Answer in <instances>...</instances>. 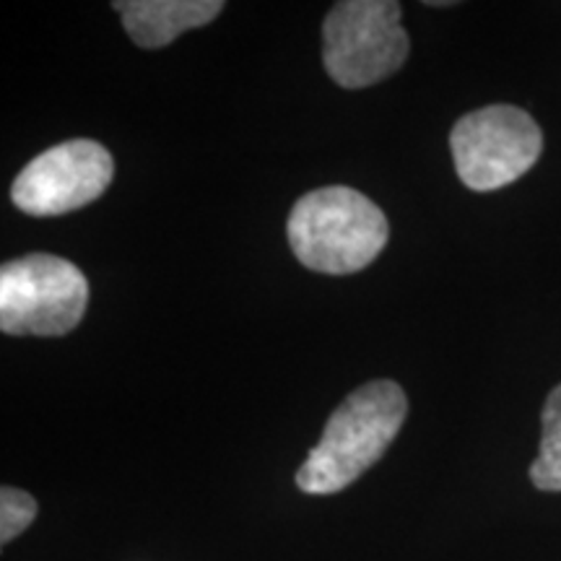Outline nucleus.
<instances>
[{"mask_svg": "<svg viewBox=\"0 0 561 561\" xmlns=\"http://www.w3.org/2000/svg\"><path fill=\"white\" fill-rule=\"evenodd\" d=\"M125 32L144 50H159L180 34L206 26L224 11L221 0H117Z\"/></svg>", "mask_w": 561, "mask_h": 561, "instance_id": "7", "label": "nucleus"}, {"mask_svg": "<svg viewBox=\"0 0 561 561\" xmlns=\"http://www.w3.org/2000/svg\"><path fill=\"white\" fill-rule=\"evenodd\" d=\"M286 237L305 268L348 276L367 268L390 237L382 208L346 185L312 191L294 203Z\"/></svg>", "mask_w": 561, "mask_h": 561, "instance_id": "2", "label": "nucleus"}, {"mask_svg": "<svg viewBox=\"0 0 561 561\" xmlns=\"http://www.w3.org/2000/svg\"><path fill=\"white\" fill-rule=\"evenodd\" d=\"M409 416V398L392 380L356 388L328 419L325 432L297 471L305 494H335L351 486L388 453Z\"/></svg>", "mask_w": 561, "mask_h": 561, "instance_id": "1", "label": "nucleus"}, {"mask_svg": "<svg viewBox=\"0 0 561 561\" xmlns=\"http://www.w3.org/2000/svg\"><path fill=\"white\" fill-rule=\"evenodd\" d=\"M37 517V502L26 491L3 486L0 489V541L9 546Z\"/></svg>", "mask_w": 561, "mask_h": 561, "instance_id": "9", "label": "nucleus"}, {"mask_svg": "<svg viewBox=\"0 0 561 561\" xmlns=\"http://www.w3.org/2000/svg\"><path fill=\"white\" fill-rule=\"evenodd\" d=\"M450 149L462 185L489 193L520 180L536 164L543 151V136L525 110L491 104L455 123Z\"/></svg>", "mask_w": 561, "mask_h": 561, "instance_id": "5", "label": "nucleus"}, {"mask_svg": "<svg viewBox=\"0 0 561 561\" xmlns=\"http://www.w3.org/2000/svg\"><path fill=\"white\" fill-rule=\"evenodd\" d=\"M396 0H341L322 21V66L343 89L385 81L409 60L411 42Z\"/></svg>", "mask_w": 561, "mask_h": 561, "instance_id": "3", "label": "nucleus"}, {"mask_svg": "<svg viewBox=\"0 0 561 561\" xmlns=\"http://www.w3.org/2000/svg\"><path fill=\"white\" fill-rule=\"evenodd\" d=\"M541 426V453L530 466V481L541 491H561V385L546 398Z\"/></svg>", "mask_w": 561, "mask_h": 561, "instance_id": "8", "label": "nucleus"}, {"mask_svg": "<svg viewBox=\"0 0 561 561\" xmlns=\"http://www.w3.org/2000/svg\"><path fill=\"white\" fill-rule=\"evenodd\" d=\"M115 161L102 144L89 138L66 140L32 159L13 180L11 201L24 214L47 219L89 206L107 191Z\"/></svg>", "mask_w": 561, "mask_h": 561, "instance_id": "6", "label": "nucleus"}, {"mask_svg": "<svg viewBox=\"0 0 561 561\" xmlns=\"http://www.w3.org/2000/svg\"><path fill=\"white\" fill-rule=\"evenodd\" d=\"M89 305V280L58 255H26L0 268V331L9 335H66Z\"/></svg>", "mask_w": 561, "mask_h": 561, "instance_id": "4", "label": "nucleus"}]
</instances>
